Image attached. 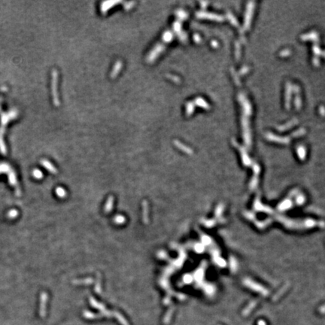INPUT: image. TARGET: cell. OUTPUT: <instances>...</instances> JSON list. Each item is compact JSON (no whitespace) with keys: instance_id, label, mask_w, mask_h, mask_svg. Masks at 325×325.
Returning a JSON list of instances; mask_svg holds the SVG:
<instances>
[{"instance_id":"obj_3","label":"cell","mask_w":325,"mask_h":325,"mask_svg":"<svg viewBox=\"0 0 325 325\" xmlns=\"http://www.w3.org/2000/svg\"><path fill=\"white\" fill-rule=\"evenodd\" d=\"M42 163L43 164V165L45 166L46 167V168L48 169L49 170V171H51V173H56V172H57V170L55 169V168H54V167L53 166L51 165V164L49 162L46 161V160H43V161H42Z\"/></svg>"},{"instance_id":"obj_7","label":"cell","mask_w":325,"mask_h":325,"mask_svg":"<svg viewBox=\"0 0 325 325\" xmlns=\"http://www.w3.org/2000/svg\"><path fill=\"white\" fill-rule=\"evenodd\" d=\"M57 195L60 196H63L65 194V190H64L62 188H61V187H59V188L57 189Z\"/></svg>"},{"instance_id":"obj_2","label":"cell","mask_w":325,"mask_h":325,"mask_svg":"<svg viewBox=\"0 0 325 325\" xmlns=\"http://www.w3.org/2000/svg\"><path fill=\"white\" fill-rule=\"evenodd\" d=\"M8 179H9V182H10V184H12V185L15 186V189H16L17 195H18V196H19V195H20L19 186H18V183H17L16 177H15V174H14V173H11V174L9 175V176H8Z\"/></svg>"},{"instance_id":"obj_5","label":"cell","mask_w":325,"mask_h":325,"mask_svg":"<svg viewBox=\"0 0 325 325\" xmlns=\"http://www.w3.org/2000/svg\"><path fill=\"white\" fill-rule=\"evenodd\" d=\"M18 215V212L17 210H11L9 211L8 213V216L10 218H14Z\"/></svg>"},{"instance_id":"obj_6","label":"cell","mask_w":325,"mask_h":325,"mask_svg":"<svg viewBox=\"0 0 325 325\" xmlns=\"http://www.w3.org/2000/svg\"><path fill=\"white\" fill-rule=\"evenodd\" d=\"M33 176L36 179H40V178L42 177V173H41L39 170L36 169L33 172Z\"/></svg>"},{"instance_id":"obj_1","label":"cell","mask_w":325,"mask_h":325,"mask_svg":"<svg viewBox=\"0 0 325 325\" xmlns=\"http://www.w3.org/2000/svg\"><path fill=\"white\" fill-rule=\"evenodd\" d=\"M47 299H48V296H47L46 293H42L41 294V298H40V315L41 316H44L45 314V308H46V303H47Z\"/></svg>"},{"instance_id":"obj_4","label":"cell","mask_w":325,"mask_h":325,"mask_svg":"<svg viewBox=\"0 0 325 325\" xmlns=\"http://www.w3.org/2000/svg\"><path fill=\"white\" fill-rule=\"evenodd\" d=\"M121 68V62H118V63H117V65H115V69H114L113 72H112V77H114V76H115L117 75V73H118V72L119 71L120 69Z\"/></svg>"}]
</instances>
